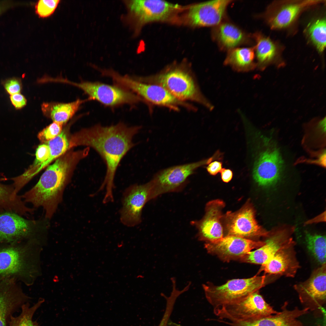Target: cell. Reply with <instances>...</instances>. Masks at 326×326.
I'll list each match as a JSON object with an SVG mask.
<instances>
[{
	"instance_id": "6da1fadb",
	"label": "cell",
	"mask_w": 326,
	"mask_h": 326,
	"mask_svg": "<svg viewBox=\"0 0 326 326\" xmlns=\"http://www.w3.org/2000/svg\"><path fill=\"white\" fill-rule=\"evenodd\" d=\"M141 128L140 126H129L121 122L109 126L97 124L82 129L69 139V150L79 146L91 148L105 162L106 173L97 192L105 189L103 199L105 202L114 200L113 191L117 168L123 157L135 146L133 138Z\"/></svg>"
},
{
	"instance_id": "7a4b0ae2",
	"label": "cell",
	"mask_w": 326,
	"mask_h": 326,
	"mask_svg": "<svg viewBox=\"0 0 326 326\" xmlns=\"http://www.w3.org/2000/svg\"><path fill=\"white\" fill-rule=\"evenodd\" d=\"M89 151L87 147L67 152L56 159L47 167L36 185L21 196L24 201L31 203L35 208L42 207L46 218L51 219L62 200L73 168L88 156Z\"/></svg>"
},
{
	"instance_id": "3957f363",
	"label": "cell",
	"mask_w": 326,
	"mask_h": 326,
	"mask_svg": "<svg viewBox=\"0 0 326 326\" xmlns=\"http://www.w3.org/2000/svg\"><path fill=\"white\" fill-rule=\"evenodd\" d=\"M34 241L0 243V282L13 278L27 286L38 275V258Z\"/></svg>"
},
{
	"instance_id": "277c9868",
	"label": "cell",
	"mask_w": 326,
	"mask_h": 326,
	"mask_svg": "<svg viewBox=\"0 0 326 326\" xmlns=\"http://www.w3.org/2000/svg\"><path fill=\"white\" fill-rule=\"evenodd\" d=\"M138 80L146 83H155L168 91L182 101H193L212 110L214 106L200 92L193 77L182 69L175 68L156 76L147 77H137Z\"/></svg>"
},
{
	"instance_id": "5b68a950",
	"label": "cell",
	"mask_w": 326,
	"mask_h": 326,
	"mask_svg": "<svg viewBox=\"0 0 326 326\" xmlns=\"http://www.w3.org/2000/svg\"><path fill=\"white\" fill-rule=\"evenodd\" d=\"M266 283L265 276L235 279L220 286L203 285L206 298L214 309L239 301L259 291Z\"/></svg>"
},
{
	"instance_id": "8992f818",
	"label": "cell",
	"mask_w": 326,
	"mask_h": 326,
	"mask_svg": "<svg viewBox=\"0 0 326 326\" xmlns=\"http://www.w3.org/2000/svg\"><path fill=\"white\" fill-rule=\"evenodd\" d=\"M265 140L266 148L258 155L253 174L259 186L267 187L276 184L287 169L285 160L277 143L271 137H266Z\"/></svg>"
},
{
	"instance_id": "52a82bcc",
	"label": "cell",
	"mask_w": 326,
	"mask_h": 326,
	"mask_svg": "<svg viewBox=\"0 0 326 326\" xmlns=\"http://www.w3.org/2000/svg\"><path fill=\"white\" fill-rule=\"evenodd\" d=\"M58 82L76 87L81 89L91 100H95L109 107L125 104L130 105L145 101L133 92L117 85H110L99 82L82 81L76 83L59 78Z\"/></svg>"
},
{
	"instance_id": "ba28073f",
	"label": "cell",
	"mask_w": 326,
	"mask_h": 326,
	"mask_svg": "<svg viewBox=\"0 0 326 326\" xmlns=\"http://www.w3.org/2000/svg\"><path fill=\"white\" fill-rule=\"evenodd\" d=\"M111 78L115 85L133 92L144 101L176 110H178L179 106L190 107L158 85L143 82L131 76L122 75L117 72L112 75Z\"/></svg>"
},
{
	"instance_id": "9c48e42d",
	"label": "cell",
	"mask_w": 326,
	"mask_h": 326,
	"mask_svg": "<svg viewBox=\"0 0 326 326\" xmlns=\"http://www.w3.org/2000/svg\"><path fill=\"white\" fill-rule=\"evenodd\" d=\"M268 304L259 291L239 301L214 309L220 320L246 321L267 316L279 312Z\"/></svg>"
},
{
	"instance_id": "30bf717a",
	"label": "cell",
	"mask_w": 326,
	"mask_h": 326,
	"mask_svg": "<svg viewBox=\"0 0 326 326\" xmlns=\"http://www.w3.org/2000/svg\"><path fill=\"white\" fill-rule=\"evenodd\" d=\"M46 222L27 219L13 212L0 211V243L37 240L36 235Z\"/></svg>"
},
{
	"instance_id": "8fae6325",
	"label": "cell",
	"mask_w": 326,
	"mask_h": 326,
	"mask_svg": "<svg viewBox=\"0 0 326 326\" xmlns=\"http://www.w3.org/2000/svg\"><path fill=\"white\" fill-rule=\"evenodd\" d=\"M69 141L65 129L54 139L39 145L33 163L24 173L14 177L16 187L21 189L31 179L69 150Z\"/></svg>"
},
{
	"instance_id": "7c38bea8",
	"label": "cell",
	"mask_w": 326,
	"mask_h": 326,
	"mask_svg": "<svg viewBox=\"0 0 326 326\" xmlns=\"http://www.w3.org/2000/svg\"><path fill=\"white\" fill-rule=\"evenodd\" d=\"M213 157L197 162L177 165L160 171L150 181V200L166 193L176 191L184 186L188 177L199 167L208 164Z\"/></svg>"
},
{
	"instance_id": "4fadbf2b",
	"label": "cell",
	"mask_w": 326,
	"mask_h": 326,
	"mask_svg": "<svg viewBox=\"0 0 326 326\" xmlns=\"http://www.w3.org/2000/svg\"><path fill=\"white\" fill-rule=\"evenodd\" d=\"M151 185L150 182L142 184H134L127 188L122 198L120 219L124 225L133 227L141 222L142 209L150 200Z\"/></svg>"
},
{
	"instance_id": "5bb4252c",
	"label": "cell",
	"mask_w": 326,
	"mask_h": 326,
	"mask_svg": "<svg viewBox=\"0 0 326 326\" xmlns=\"http://www.w3.org/2000/svg\"><path fill=\"white\" fill-rule=\"evenodd\" d=\"M326 264L315 270L309 278L295 285L300 302L312 311L323 312L326 302Z\"/></svg>"
},
{
	"instance_id": "9a60e30c",
	"label": "cell",
	"mask_w": 326,
	"mask_h": 326,
	"mask_svg": "<svg viewBox=\"0 0 326 326\" xmlns=\"http://www.w3.org/2000/svg\"><path fill=\"white\" fill-rule=\"evenodd\" d=\"M294 229V227L289 226L273 229L267 237L264 245L255 251L249 252L240 260L261 265L265 264L279 251L293 247L295 243L291 236Z\"/></svg>"
},
{
	"instance_id": "2e32d148",
	"label": "cell",
	"mask_w": 326,
	"mask_h": 326,
	"mask_svg": "<svg viewBox=\"0 0 326 326\" xmlns=\"http://www.w3.org/2000/svg\"><path fill=\"white\" fill-rule=\"evenodd\" d=\"M228 235L243 238L264 237L270 234L256 221L255 211L252 205L246 203L235 212H229L225 216Z\"/></svg>"
},
{
	"instance_id": "e0dca14e",
	"label": "cell",
	"mask_w": 326,
	"mask_h": 326,
	"mask_svg": "<svg viewBox=\"0 0 326 326\" xmlns=\"http://www.w3.org/2000/svg\"><path fill=\"white\" fill-rule=\"evenodd\" d=\"M321 2L317 0L276 2L268 8L265 13V19L271 29H284L292 25L303 10Z\"/></svg>"
},
{
	"instance_id": "ac0fdd59",
	"label": "cell",
	"mask_w": 326,
	"mask_h": 326,
	"mask_svg": "<svg viewBox=\"0 0 326 326\" xmlns=\"http://www.w3.org/2000/svg\"><path fill=\"white\" fill-rule=\"evenodd\" d=\"M265 244L264 241H256L239 237L227 235L213 242H208L204 247L209 253L218 256L225 261L240 259L254 248Z\"/></svg>"
},
{
	"instance_id": "d6986e66",
	"label": "cell",
	"mask_w": 326,
	"mask_h": 326,
	"mask_svg": "<svg viewBox=\"0 0 326 326\" xmlns=\"http://www.w3.org/2000/svg\"><path fill=\"white\" fill-rule=\"evenodd\" d=\"M21 284L13 278L0 282V326H8L13 312L29 299Z\"/></svg>"
},
{
	"instance_id": "ffe728a7",
	"label": "cell",
	"mask_w": 326,
	"mask_h": 326,
	"mask_svg": "<svg viewBox=\"0 0 326 326\" xmlns=\"http://www.w3.org/2000/svg\"><path fill=\"white\" fill-rule=\"evenodd\" d=\"M230 0H212L191 6L187 15L189 23L196 27L217 26L219 24Z\"/></svg>"
},
{
	"instance_id": "44dd1931",
	"label": "cell",
	"mask_w": 326,
	"mask_h": 326,
	"mask_svg": "<svg viewBox=\"0 0 326 326\" xmlns=\"http://www.w3.org/2000/svg\"><path fill=\"white\" fill-rule=\"evenodd\" d=\"M287 305V302H285L280 312L270 316L246 321L222 320L221 322L230 326H303L297 318L307 314L309 309H300L296 307L289 310Z\"/></svg>"
},
{
	"instance_id": "7402d4cb",
	"label": "cell",
	"mask_w": 326,
	"mask_h": 326,
	"mask_svg": "<svg viewBox=\"0 0 326 326\" xmlns=\"http://www.w3.org/2000/svg\"><path fill=\"white\" fill-rule=\"evenodd\" d=\"M179 6L163 0H136L129 4L131 11L142 23L168 19Z\"/></svg>"
},
{
	"instance_id": "603a6c76",
	"label": "cell",
	"mask_w": 326,
	"mask_h": 326,
	"mask_svg": "<svg viewBox=\"0 0 326 326\" xmlns=\"http://www.w3.org/2000/svg\"><path fill=\"white\" fill-rule=\"evenodd\" d=\"M224 203L219 200L208 202L206 207V213L203 219L199 222V238L200 240L213 242L223 237V228L221 223L222 210Z\"/></svg>"
},
{
	"instance_id": "cb8c5ba5",
	"label": "cell",
	"mask_w": 326,
	"mask_h": 326,
	"mask_svg": "<svg viewBox=\"0 0 326 326\" xmlns=\"http://www.w3.org/2000/svg\"><path fill=\"white\" fill-rule=\"evenodd\" d=\"M293 247L279 251L266 263L261 265L260 270L270 274L294 277L299 265Z\"/></svg>"
},
{
	"instance_id": "d4e9b609",
	"label": "cell",
	"mask_w": 326,
	"mask_h": 326,
	"mask_svg": "<svg viewBox=\"0 0 326 326\" xmlns=\"http://www.w3.org/2000/svg\"><path fill=\"white\" fill-rule=\"evenodd\" d=\"M90 100L88 98L85 100L78 99L68 103L43 102L41 104V110L43 115L53 122L63 125L73 117L83 103Z\"/></svg>"
},
{
	"instance_id": "484cf974",
	"label": "cell",
	"mask_w": 326,
	"mask_h": 326,
	"mask_svg": "<svg viewBox=\"0 0 326 326\" xmlns=\"http://www.w3.org/2000/svg\"><path fill=\"white\" fill-rule=\"evenodd\" d=\"M229 51L224 64L234 71L246 72L251 71L257 67L254 60V48H235Z\"/></svg>"
},
{
	"instance_id": "4316f807",
	"label": "cell",
	"mask_w": 326,
	"mask_h": 326,
	"mask_svg": "<svg viewBox=\"0 0 326 326\" xmlns=\"http://www.w3.org/2000/svg\"><path fill=\"white\" fill-rule=\"evenodd\" d=\"M217 26L213 32V37L222 49L229 50L235 48L246 39L244 32L232 24L224 23Z\"/></svg>"
},
{
	"instance_id": "83f0119b",
	"label": "cell",
	"mask_w": 326,
	"mask_h": 326,
	"mask_svg": "<svg viewBox=\"0 0 326 326\" xmlns=\"http://www.w3.org/2000/svg\"><path fill=\"white\" fill-rule=\"evenodd\" d=\"M256 42L254 48L257 59V67L261 70L273 63L278 55V47L268 37L259 33L254 34Z\"/></svg>"
},
{
	"instance_id": "f1b7e54d",
	"label": "cell",
	"mask_w": 326,
	"mask_h": 326,
	"mask_svg": "<svg viewBox=\"0 0 326 326\" xmlns=\"http://www.w3.org/2000/svg\"><path fill=\"white\" fill-rule=\"evenodd\" d=\"M307 36L317 50L323 52L326 46V20L324 18L310 22L305 29Z\"/></svg>"
},
{
	"instance_id": "f546056e",
	"label": "cell",
	"mask_w": 326,
	"mask_h": 326,
	"mask_svg": "<svg viewBox=\"0 0 326 326\" xmlns=\"http://www.w3.org/2000/svg\"><path fill=\"white\" fill-rule=\"evenodd\" d=\"M305 239L308 251L316 261L321 265L326 264L325 236L306 231Z\"/></svg>"
},
{
	"instance_id": "4dcf8cb0",
	"label": "cell",
	"mask_w": 326,
	"mask_h": 326,
	"mask_svg": "<svg viewBox=\"0 0 326 326\" xmlns=\"http://www.w3.org/2000/svg\"><path fill=\"white\" fill-rule=\"evenodd\" d=\"M43 299L39 300L31 307L28 303H25L21 306L22 311L17 317L11 316L8 326H39L38 323L32 320L33 315L36 310L43 302Z\"/></svg>"
},
{
	"instance_id": "1f68e13d",
	"label": "cell",
	"mask_w": 326,
	"mask_h": 326,
	"mask_svg": "<svg viewBox=\"0 0 326 326\" xmlns=\"http://www.w3.org/2000/svg\"><path fill=\"white\" fill-rule=\"evenodd\" d=\"M60 1L59 0H40L36 3V14L41 18H46L51 16L55 11Z\"/></svg>"
},
{
	"instance_id": "d6a6232c",
	"label": "cell",
	"mask_w": 326,
	"mask_h": 326,
	"mask_svg": "<svg viewBox=\"0 0 326 326\" xmlns=\"http://www.w3.org/2000/svg\"><path fill=\"white\" fill-rule=\"evenodd\" d=\"M63 125L62 123L53 121L38 133L39 140L41 142L44 143L54 139L62 132Z\"/></svg>"
},
{
	"instance_id": "836d02e7",
	"label": "cell",
	"mask_w": 326,
	"mask_h": 326,
	"mask_svg": "<svg viewBox=\"0 0 326 326\" xmlns=\"http://www.w3.org/2000/svg\"><path fill=\"white\" fill-rule=\"evenodd\" d=\"M4 87L7 92L11 95L19 93L21 89V83L19 80L10 79L5 83Z\"/></svg>"
},
{
	"instance_id": "e575fe53",
	"label": "cell",
	"mask_w": 326,
	"mask_h": 326,
	"mask_svg": "<svg viewBox=\"0 0 326 326\" xmlns=\"http://www.w3.org/2000/svg\"><path fill=\"white\" fill-rule=\"evenodd\" d=\"M10 98L12 104L16 108H21L26 104V98L20 93L11 95Z\"/></svg>"
},
{
	"instance_id": "d590c367",
	"label": "cell",
	"mask_w": 326,
	"mask_h": 326,
	"mask_svg": "<svg viewBox=\"0 0 326 326\" xmlns=\"http://www.w3.org/2000/svg\"><path fill=\"white\" fill-rule=\"evenodd\" d=\"M222 162L215 161L210 163L206 167V169L207 172L210 175H215L220 172L222 169Z\"/></svg>"
},
{
	"instance_id": "8d00e7d4",
	"label": "cell",
	"mask_w": 326,
	"mask_h": 326,
	"mask_svg": "<svg viewBox=\"0 0 326 326\" xmlns=\"http://www.w3.org/2000/svg\"><path fill=\"white\" fill-rule=\"evenodd\" d=\"M19 5V3L11 1H0V14L10 8Z\"/></svg>"
},
{
	"instance_id": "74e56055",
	"label": "cell",
	"mask_w": 326,
	"mask_h": 326,
	"mask_svg": "<svg viewBox=\"0 0 326 326\" xmlns=\"http://www.w3.org/2000/svg\"><path fill=\"white\" fill-rule=\"evenodd\" d=\"M220 172L222 180L224 182L228 183L232 179L233 173L231 169L222 168Z\"/></svg>"
},
{
	"instance_id": "f35d334b",
	"label": "cell",
	"mask_w": 326,
	"mask_h": 326,
	"mask_svg": "<svg viewBox=\"0 0 326 326\" xmlns=\"http://www.w3.org/2000/svg\"><path fill=\"white\" fill-rule=\"evenodd\" d=\"M325 216V211L324 213H323L321 215L317 216V217H315L311 220L308 221L305 223V224H308L320 222H323L324 220L325 221V217H324V216Z\"/></svg>"
},
{
	"instance_id": "ab89813d",
	"label": "cell",
	"mask_w": 326,
	"mask_h": 326,
	"mask_svg": "<svg viewBox=\"0 0 326 326\" xmlns=\"http://www.w3.org/2000/svg\"><path fill=\"white\" fill-rule=\"evenodd\" d=\"M167 326H182L181 325H179V324H176L175 323L171 322H170L169 323V322L168 321V323L167 324Z\"/></svg>"
}]
</instances>
